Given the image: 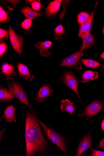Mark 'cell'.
Returning a JSON list of instances; mask_svg holds the SVG:
<instances>
[{"mask_svg":"<svg viewBox=\"0 0 104 156\" xmlns=\"http://www.w3.org/2000/svg\"><path fill=\"white\" fill-rule=\"evenodd\" d=\"M8 87L10 93L21 103L30 108L27 96L20 84L16 81H9Z\"/></svg>","mask_w":104,"mask_h":156,"instance_id":"obj_3","label":"cell"},{"mask_svg":"<svg viewBox=\"0 0 104 156\" xmlns=\"http://www.w3.org/2000/svg\"><path fill=\"white\" fill-rule=\"evenodd\" d=\"M100 57L101 58L104 60V52H103L100 55Z\"/></svg>","mask_w":104,"mask_h":156,"instance_id":"obj_37","label":"cell"},{"mask_svg":"<svg viewBox=\"0 0 104 156\" xmlns=\"http://www.w3.org/2000/svg\"><path fill=\"white\" fill-rule=\"evenodd\" d=\"M61 109L62 112H66L72 115L76 111L73 103H71L68 100L61 101Z\"/></svg>","mask_w":104,"mask_h":156,"instance_id":"obj_18","label":"cell"},{"mask_svg":"<svg viewBox=\"0 0 104 156\" xmlns=\"http://www.w3.org/2000/svg\"><path fill=\"white\" fill-rule=\"evenodd\" d=\"M53 94V91L50 86L48 84L44 85L39 89L35 100L38 102H42Z\"/></svg>","mask_w":104,"mask_h":156,"instance_id":"obj_12","label":"cell"},{"mask_svg":"<svg viewBox=\"0 0 104 156\" xmlns=\"http://www.w3.org/2000/svg\"><path fill=\"white\" fill-rule=\"evenodd\" d=\"M95 44V37L90 33L88 34L83 39V44L80 50L83 51L93 47Z\"/></svg>","mask_w":104,"mask_h":156,"instance_id":"obj_16","label":"cell"},{"mask_svg":"<svg viewBox=\"0 0 104 156\" xmlns=\"http://www.w3.org/2000/svg\"><path fill=\"white\" fill-rule=\"evenodd\" d=\"M91 133L86 134L82 139L79 145L76 156H80L84 151L92 148Z\"/></svg>","mask_w":104,"mask_h":156,"instance_id":"obj_10","label":"cell"},{"mask_svg":"<svg viewBox=\"0 0 104 156\" xmlns=\"http://www.w3.org/2000/svg\"><path fill=\"white\" fill-rule=\"evenodd\" d=\"M25 120L26 155L33 156L45 150L47 143L41 131L35 113L32 111H28Z\"/></svg>","mask_w":104,"mask_h":156,"instance_id":"obj_1","label":"cell"},{"mask_svg":"<svg viewBox=\"0 0 104 156\" xmlns=\"http://www.w3.org/2000/svg\"><path fill=\"white\" fill-rule=\"evenodd\" d=\"M16 108L13 105L8 106L4 112V115L1 119L5 118V122H16L17 119L16 117Z\"/></svg>","mask_w":104,"mask_h":156,"instance_id":"obj_14","label":"cell"},{"mask_svg":"<svg viewBox=\"0 0 104 156\" xmlns=\"http://www.w3.org/2000/svg\"><path fill=\"white\" fill-rule=\"evenodd\" d=\"M21 12L27 18L33 20L37 17L43 16V14L39 13L35 11L29 7H25L21 9Z\"/></svg>","mask_w":104,"mask_h":156,"instance_id":"obj_17","label":"cell"},{"mask_svg":"<svg viewBox=\"0 0 104 156\" xmlns=\"http://www.w3.org/2000/svg\"><path fill=\"white\" fill-rule=\"evenodd\" d=\"M84 54L83 51H78L65 58L61 63L60 66H69L75 69L79 72L82 69L81 64L79 60Z\"/></svg>","mask_w":104,"mask_h":156,"instance_id":"obj_4","label":"cell"},{"mask_svg":"<svg viewBox=\"0 0 104 156\" xmlns=\"http://www.w3.org/2000/svg\"><path fill=\"white\" fill-rule=\"evenodd\" d=\"M101 69L102 71L104 72V63L102 65V67L101 68Z\"/></svg>","mask_w":104,"mask_h":156,"instance_id":"obj_38","label":"cell"},{"mask_svg":"<svg viewBox=\"0 0 104 156\" xmlns=\"http://www.w3.org/2000/svg\"><path fill=\"white\" fill-rule=\"evenodd\" d=\"M15 97L7 90L3 87L0 88V101L2 102L13 101Z\"/></svg>","mask_w":104,"mask_h":156,"instance_id":"obj_19","label":"cell"},{"mask_svg":"<svg viewBox=\"0 0 104 156\" xmlns=\"http://www.w3.org/2000/svg\"><path fill=\"white\" fill-rule=\"evenodd\" d=\"M21 25L24 30L28 31L32 28L33 22L31 20L27 19L21 23Z\"/></svg>","mask_w":104,"mask_h":156,"instance_id":"obj_24","label":"cell"},{"mask_svg":"<svg viewBox=\"0 0 104 156\" xmlns=\"http://www.w3.org/2000/svg\"><path fill=\"white\" fill-rule=\"evenodd\" d=\"M92 156H104V152L92 149Z\"/></svg>","mask_w":104,"mask_h":156,"instance_id":"obj_30","label":"cell"},{"mask_svg":"<svg viewBox=\"0 0 104 156\" xmlns=\"http://www.w3.org/2000/svg\"><path fill=\"white\" fill-rule=\"evenodd\" d=\"M98 77V73L92 70H88L83 74L81 79V82L84 83L97 79Z\"/></svg>","mask_w":104,"mask_h":156,"instance_id":"obj_20","label":"cell"},{"mask_svg":"<svg viewBox=\"0 0 104 156\" xmlns=\"http://www.w3.org/2000/svg\"><path fill=\"white\" fill-rule=\"evenodd\" d=\"M54 32V37L57 40L62 39L65 33L64 28L62 24L58 25L55 28Z\"/></svg>","mask_w":104,"mask_h":156,"instance_id":"obj_21","label":"cell"},{"mask_svg":"<svg viewBox=\"0 0 104 156\" xmlns=\"http://www.w3.org/2000/svg\"><path fill=\"white\" fill-rule=\"evenodd\" d=\"M98 4V2H96L94 9L91 13L90 18L86 22L81 26L80 27L79 33V36L80 38H82L83 40L88 34L90 33L91 27H92V22L94 14Z\"/></svg>","mask_w":104,"mask_h":156,"instance_id":"obj_8","label":"cell"},{"mask_svg":"<svg viewBox=\"0 0 104 156\" xmlns=\"http://www.w3.org/2000/svg\"><path fill=\"white\" fill-rule=\"evenodd\" d=\"M99 147L104 149V138L102 139L100 141Z\"/></svg>","mask_w":104,"mask_h":156,"instance_id":"obj_32","label":"cell"},{"mask_svg":"<svg viewBox=\"0 0 104 156\" xmlns=\"http://www.w3.org/2000/svg\"><path fill=\"white\" fill-rule=\"evenodd\" d=\"M9 19L7 14L1 6L0 7V22L1 23L6 22Z\"/></svg>","mask_w":104,"mask_h":156,"instance_id":"obj_26","label":"cell"},{"mask_svg":"<svg viewBox=\"0 0 104 156\" xmlns=\"http://www.w3.org/2000/svg\"><path fill=\"white\" fill-rule=\"evenodd\" d=\"M9 39L13 48L20 56H21L23 52V37L16 34L10 25L9 27Z\"/></svg>","mask_w":104,"mask_h":156,"instance_id":"obj_5","label":"cell"},{"mask_svg":"<svg viewBox=\"0 0 104 156\" xmlns=\"http://www.w3.org/2000/svg\"><path fill=\"white\" fill-rule=\"evenodd\" d=\"M62 80L66 86L76 93L81 101L78 91L77 81L73 73L70 72L65 73L62 76Z\"/></svg>","mask_w":104,"mask_h":156,"instance_id":"obj_7","label":"cell"},{"mask_svg":"<svg viewBox=\"0 0 104 156\" xmlns=\"http://www.w3.org/2000/svg\"><path fill=\"white\" fill-rule=\"evenodd\" d=\"M101 130L104 133V119H103L101 123Z\"/></svg>","mask_w":104,"mask_h":156,"instance_id":"obj_35","label":"cell"},{"mask_svg":"<svg viewBox=\"0 0 104 156\" xmlns=\"http://www.w3.org/2000/svg\"><path fill=\"white\" fill-rule=\"evenodd\" d=\"M1 70L2 74L7 80H13L17 74L13 65L7 63L2 65Z\"/></svg>","mask_w":104,"mask_h":156,"instance_id":"obj_11","label":"cell"},{"mask_svg":"<svg viewBox=\"0 0 104 156\" xmlns=\"http://www.w3.org/2000/svg\"><path fill=\"white\" fill-rule=\"evenodd\" d=\"M102 105L101 101H95L87 107L80 116L87 118H91L99 113L102 109Z\"/></svg>","mask_w":104,"mask_h":156,"instance_id":"obj_6","label":"cell"},{"mask_svg":"<svg viewBox=\"0 0 104 156\" xmlns=\"http://www.w3.org/2000/svg\"><path fill=\"white\" fill-rule=\"evenodd\" d=\"M6 131V129H3L0 132V139H1V141H2V138L3 134Z\"/></svg>","mask_w":104,"mask_h":156,"instance_id":"obj_34","label":"cell"},{"mask_svg":"<svg viewBox=\"0 0 104 156\" xmlns=\"http://www.w3.org/2000/svg\"><path fill=\"white\" fill-rule=\"evenodd\" d=\"M90 16L85 12H81L78 16V22L81 26L86 22L90 18Z\"/></svg>","mask_w":104,"mask_h":156,"instance_id":"obj_23","label":"cell"},{"mask_svg":"<svg viewBox=\"0 0 104 156\" xmlns=\"http://www.w3.org/2000/svg\"><path fill=\"white\" fill-rule=\"evenodd\" d=\"M81 62L85 66L92 68H97L101 65L99 63L91 60L82 59Z\"/></svg>","mask_w":104,"mask_h":156,"instance_id":"obj_22","label":"cell"},{"mask_svg":"<svg viewBox=\"0 0 104 156\" xmlns=\"http://www.w3.org/2000/svg\"><path fill=\"white\" fill-rule=\"evenodd\" d=\"M35 1H26V2H27V3L31 4H32Z\"/></svg>","mask_w":104,"mask_h":156,"instance_id":"obj_36","label":"cell"},{"mask_svg":"<svg viewBox=\"0 0 104 156\" xmlns=\"http://www.w3.org/2000/svg\"><path fill=\"white\" fill-rule=\"evenodd\" d=\"M62 1L56 0L51 2L45 10L46 17L50 19L56 16L61 5Z\"/></svg>","mask_w":104,"mask_h":156,"instance_id":"obj_9","label":"cell"},{"mask_svg":"<svg viewBox=\"0 0 104 156\" xmlns=\"http://www.w3.org/2000/svg\"><path fill=\"white\" fill-rule=\"evenodd\" d=\"M8 2L10 3L13 5L16 6L17 5L19 4L21 1H7Z\"/></svg>","mask_w":104,"mask_h":156,"instance_id":"obj_31","label":"cell"},{"mask_svg":"<svg viewBox=\"0 0 104 156\" xmlns=\"http://www.w3.org/2000/svg\"><path fill=\"white\" fill-rule=\"evenodd\" d=\"M3 5L6 8L9 9L10 10H14L13 8H12L10 7L7 3L5 2H4V3H3Z\"/></svg>","mask_w":104,"mask_h":156,"instance_id":"obj_33","label":"cell"},{"mask_svg":"<svg viewBox=\"0 0 104 156\" xmlns=\"http://www.w3.org/2000/svg\"><path fill=\"white\" fill-rule=\"evenodd\" d=\"M63 2L64 3V9L63 11L61 13L60 15H59V16H60L61 21L62 20L64 16L65 13L66 12V8L67 7V5L68 3L70 2V1H63Z\"/></svg>","mask_w":104,"mask_h":156,"instance_id":"obj_28","label":"cell"},{"mask_svg":"<svg viewBox=\"0 0 104 156\" xmlns=\"http://www.w3.org/2000/svg\"><path fill=\"white\" fill-rule=\"evenodd\" d=\"M38 121L42 127L45 136L66 154L67 152L64 139L60 134L51 129L40 120L38 119Z\"/></svg>","mask_w":104,"mask_h":156,"instance_id":"obj_2","label":"cell"},{"mask_svg":"<svg viewBox=\"0 0 104 156\" xmlns=\"http://www.w3.org/2000/svg\"><path fill=\"white\" fill-rule=\"evenodd\" d=\"M9 32L1 28L0 29V38L1 39H5L7 36Z\"/></svg>","mask_w":104,"mask_h":156,"instance_id":"obj_29","label":"cell"},{"mask_svg":"<svg viewBox=\"0 0 104 156\" xmlns=\"http://www.w3.org/2000/svg\"><path fill=\"white\" fill-rule=\"evenodd\" d=\"M18 69L19 75L26 80L32 81L35 78L30 72L27 66L22 63H19L18 65Z\"/></svg>","mask_w":104,"mask_h":156,"instance_id":"obj_15","label":"cell"},{"mask_svg":"<svg viewBox=\"0 0 104 156\" xmlns=\"http://www.w3.org/2000/svg\"><path fill=\"white\" fill-rule=\"evenodd\" d=\"M52 44V42L50 41H39L35 44V46L37 49H39L41 56L47 57L51 55V51L49 48Z\"/></svg>","mask_w":104,"mask_h":156,"instance_id":"obj_13","label":"cell"},{"mask_svg":"<svg viewBox=\"0 0 104 156\" xmlns=\"http://www.w3.org/2000/svg\"><path fill=\"white\" fill-rule=\"evenodd\" d=\"M102 31L103 34H104V26L103 27V28Z\"/></svg>","mask_w":104,"mask_h":156,"instance_id":"obj_39","label":"cell"},{"mask_svg":"<svg viewBox=\"0 0 104 156\" xmlns=\"http://www.w3.org/2000/svg\"><path fill=\"white\" fill-rule=\"evenodd\" d=\"M32 7L34 10L39 11L42 8V5L41 2L35 1L32 5Z\"/></svg>","mask_w":104,"mask_h":156,"instance_id":"obj_27","label":"cell"},{"mask_svg":"<svg viewBox=\"0 0 104 156\" xmlns=\"http://www.w3.org/2000/svg\"><path fill=\"white\" fill-rule=\"evenodd\" d=\"M8 46L5 41H1L0 44V57L2 58L7 52Z\"/></svg>","mask_w":104,"mask_h":156,"instance_id":"obj_25","label":"cell"}]
</instances>
